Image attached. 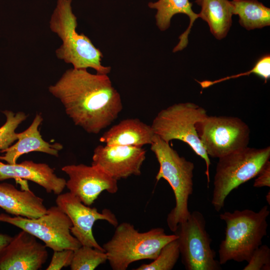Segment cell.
<instances>
[{"instance_id":"1","label":"cell","mask_w":270,"mask_h":270,"mask_svg":"<svg viewBox=\"0 0 270 270\" xmlns=\"http://www.w3.org/2000/svg\"><path fill=\"white\" fill-rule=\"evenodd\" d=\"M74 124L94 134L111 124L123 108L120 94L106 74L70 68L48 87Z\"/></svg>"},{"instance_id":"2","label":"cell","mask_w":270,"mask_h":270,"mask_svg":"<svg viewBox=\"0 0 270 270\" xmlns=\"http://www.w3.org/2000/svg\"><path fill=\"white\" fill-rule=\"evenodd\" d=\"M72 0H58L50 19L51 30L62 40L56 56L74 68H90L97 74H108L111 68L102 64V52L87 36L76 32L77 18L72 12Z\"/></svg>"},{"instance_id":"3","label":"cell","mask_w":270,"mask_h":270,"mask_svg":"<svg viewBox=\"0 0 270 270\" xmlns=\"http://www.w3.org/2000/svg\"><path fill=\"white\" fill-rule=\"evenodd\" d=\"M270 212L268 206H264L258 212L246 209L220 214V220L226 223L225 238L218 250V261L221 265L231 260L237 262L249 260L267 234L266 218Z\"/></svg>"},{"instance_id":"4","label":"cell","mask_w":270,"mask_h":270,"mask_svg":"<svg viewBox=\"0 0 270 270\" xmlns=\"http://www.w3.org/2000/svg\"><path fill=\"white\" fill-rule=\"evenodd\" d=\"M115 228L112 238L102 246L113 270H126L134 262L153 260L166 244L178 238L174 234H166L162 228L140 232L126 222Z\"/></svg>"},{"instance_id":"5","label":"cell","mask_w":270,"mask_h":270,"mask_svg":"<svg viewBox=\"0 0 270 270\" xmlns=\"http://www.w3.org/2000/svg\"><path fill=\"white\" fill-rule=\"evenodd\" d=\"M160 165L156 179L164 178L170 186L175 197V206L168 214L166 222L170 230L174 232L178 225L190 216L188 202L193 192V162L180 156L169 143L154 134L150 144Z\"/></svg>"},{"instance_id":"6","label":"cell","mask_w":270,"mask_h":270,"mask_svg":"<svg viewBox=\"0 0 270 270\" xmlns=\"http://www.w3.org/2000/svg\"><path fill=\"white\" fill-rule=\"evenodd\" d=\"M270 158V146L256 148L248 146L219 158L212 198L214 210L220 212L230 192L256 177Z\"/></svg>"},{"instance_id":"7","label":"cell","mask_w":270,"mask_h":270,"mask_svg":"<svg viewBox=\"0 0 270 270\" xmlns=\"http://www.w3.org/2000/svg\"><path fill=\"white\" fill-rule=\"evenodd\" d=\"M207 116L204 108L193 102L178 103L160 111L151 126L154 134L166 142L174 140L184 142L204 160L208 188L210 161L196 129V124Z\"/></svg>"},{"instance_id":"8","label":"cell","mask_w":270,"mask_h":270,"mask_svg":"<svg viewBox=\"0 0 270 270\" xmlns=\"http://www.w3.org/2000/svg\"><path fill=\"white\" fill-rule=\"evenodd\" d=\"M0 222L28 232L42 241L46 248L53 251L74 250L82 246L70 232L72 223L70 218L57 206L47 208L44 214L34 218L0 214Z\"/></svg>"},{"instance_id":"9","label":"cell","mask_w":270,"mask_h":270,"mask_svg":"<svg viewBox=\"0 0 270 270\" xmlns=\"http://www.w3.org/2000/svg\"><path fill=\"white\" fill-rule=\"evenodd\" d=\"M204 215L198 210L190 212L188 218L180 223L174 232L178 236L182 262L186 270H220L221 264L215 259L211 248L212 240L206 230Z\"/></svg>"},{"instance_id":"10","label":"cell","mask_w":270,"mask_h":270,"mask_svg":"<svg viewBox=\"0 0 270 270\" xmlns=\"http://www.w3.org/2000/svg\"><path fill=\"white\" fill-rule=\"evenodd\" d=\"M198 136L208 155L219 158L248 146L250 130L240 118L207 116L196 124Z\"/></svg>"},{"instance_id":"11","label":"cell","mask_w":270,"mask_h":270,"mask_svg":"<svg viewBox=\"0 0 270 270\" xmlns=\"http://www.w3.org/2000/svg\"><path fill=\"white\" fill-rule=\"evenodd\" d=\"M56 202L71 220L70 232L81 245L104 251L93 235V226L96 221L104 220L116 227L118 224L116 215L108 208L99 212L96 208L84 204L70 192L58 194Z\"/></svg>"},{"instance_id":"12","label":"cell","mask_w":270,"mask_h":270,"mask_svg":"<svg viewBox=\"0 0 270 270\" xmlns=\"http://www.w3.org/2000/svg\"><path fill=\"white\" fill-rule=\"evenodd\" d=\"M62 170L68 176L66 187L69 192L86 206H91L104 190L112 194L118 190V180L96 166L70 164Z\"/></svg>"},{"instance_id":"13","label":"cell","mask_w":270,"mask_h":270,"mask_svg":"<svg viewBox=\"0 0 270 270\" xmlns=\"http://www.w3.org/2000/svg\"><path fill=\"white\" fill-rule=\"evenodd\" d=\"M146 158V150L142 147L98 145L94 150L92 165L118 180L140 176Z\"/></svg>"},{"instance_id":"14","label":"cell","mask_w":270,"mask_h":270,"mask_svg":"<svg viewBox=\"0 0 270 270\" xmlns=\"http://www.w3.org/2000/svg\"><path fill=\"white\" fill-rule=\"evenodd\" d=\"M46 246L22 230L12 237L0 256V270H38L46 262Z\"/></svg>"},{"instance_id":"15","label":"cell","mask_w":270,"mask_h":270,"mask_svg":"<svg viewBox=\"0 0 270 270\" xmlns=\"http://www.w3.org/2000/svg\"><path fill=\"white\" fill-rule=\"evenodd\" d=\"M9 178L28 180L42 186L48 193L61 194L66 187L64 178L58 177L48 164L25 160L20 164H4L0 161V180Z\"/></svg>"},{"instance_id":"16","label":"cell","mask_w":270,"mask_h":270,"mask_svg":"<svg viewBox=\"0 0 270 270\" xmlns=\"http://www.w3.org/2000/svg\"><path fill=\"white\" fill-rule=\"evenodd\" d=\"M42 120L41 115L36 114L30 126L18 133V142L0 152L5 154L0 156V160L14 164L21 156L32 152H42L58 157L62 145L58 142L50 144L43 140L38 130Z\"/></svg>"},{"instance_id":"17","label":"cell","mask_w":270,"mask_h":270,"mask_svg":"<svg viewBox=\"0 0 270 270\" xmlns=\"http://www.w3.org/2000/svg\"><path fill=\"white\" fill-rule=\"evenodd\" d=\"M0 208L14 216L30 218H38L47 210L44 199L28 188L18 190L6 182L0 184Z\"/></svg>"},{"instance_id":"18","label":"cell","mask_w":270,"mask_h":270,"mask_svg":"<svg viewBox=\"0 0 270 270\" xmlns=\"http://www.w3.org/2000/svg\"><path fill=\"white\" fill-rule=\"evenodd\" d=\"M154 134L151 126L140 119L126 118L104 132L100 141L110 146L142 147L152 143Z\"/></svg>"},{"instance_id":"19","label":"cell","mask_w":270,"mask_h":270,"mask_svg":"<svg viewBox=\"0 0 270 270\" xmlns=\"http://www.w3.org/2000/svg\"><path fill=\"white\" fill-rule=\"evenodd\" d=\"M148 6L157 10L155 16L156 24L162 31L166 30L170 26L172 17L178 14L187 15L190 20L189 26L180 37V42L173 49V52L182 50L188 44V35L194 21L199 18L192 10V4L189 0H158L150 2Z\"/></svg>"},{"instance_id":"20","label":"cell","mask_w":270,"mask_h":270,"mask_svg":"<svg viewBox=\"0 0 270 270\" xmlns=\"http://www.w3.org/2000/svg\"><path fill=\"white\" fill-rule=\"evenodd\" d=\"M199 18L206 21L218 40L224 38L232 24L233 7L228 0H202Z\"/></svg>"},{"instance_id":"21","label":"cell","mask_w":270,"mask_h":270,"mask_svg":"<svg viewBox=\"0 0 270 270\" xmlns=\"http://www.w3.org/2000/svg\"><path fill=\"white\" fill-rule=\"evenodd\" d=\"M233 14L238 15L240 24L248 30L270 25V9L258 0H232Z\"/></svg>"},{"instance_id":"22","label":"cell","mask_w":270,"mask_h":270,"mask_svg":"<svg viewBox=\"0 0 270 270\" xmlns=\"http://www.w3.org/2000/svg\"><path fill=\"white\" fill-rule=\"evenodd\" d=\"M106 261L107 256L104 251L81 246L74 250L70 266L71 270H94Z\"/></svg>"},{"instance_id":"23","label":"cell","mask_w":270,"mask_h":270,"mask_svg":"<svg viewBox=\"0 0 270 270\" xmlns=\"http://www.w3.org/2000/svg\"><path fill=\"white\" fill-rule=\"evenodd\" d=\"M177 238L166 244L156 258L149 264H144L135 270H171L177 262L180 252Z\"/></svg>"},{"instance_id":"24","label":"cell","mask_w":270,"mask_h":270,"mask_svg":"<svg viewBox=\"0 0 270 270\" xmlns=\"http://www.w3.org/2000/svg\"><path fill=\"white\" fill-rule=\"evenodd\" d=\"M2 112L6 116V122L0 127V152L8 148L18 140V133L15 130L27 118V115L21 112L14 114L6 110Z\"/></svg>"},{"instance_id":"25","label":"cell","mask_w":270,"mask_h":270,"mask_svg":"<svg viewBox=\"0 0 270 270\" xmlns=\"http://www.w3.org/2000/svg\"><path fill=\"white\" fill-rule=\"evenodd\" d=\"M254 74L262 78L266 82L270 77V55L266 54L260 58L255 64L253 68L248 71L236 75L224 78L214 81L204 80L198 82L202 88L209 87L214 84L223 81L235 78L241 76H248Z\"/></svg>"},{"instance_id":"26","label":"cell","mask_w":270,"mask_h":270,"mask_svg":"<svg viewBox=\"0 0 270 270\" xmlns=\"http://www.w3.org/2000/svg\"><path fill=\"white\" fill-rule=\"evenodd\" d=\"M244 270H270V249L266 244H261L252 254Z\"/></svg>"},{"instance_id":"27","label":"cell","mask_w":270,"mask_h":270,"mask_svg":"<svg viewBox=\"0 0 270 270\" xmlns=\"http://www.w3.org/2000/svg\"><path fill=\"white\" fill-rule=\"evenodd\" d=\"M74 250L64 249L54 250L51 261L46 270H60L64 267L70 266Z\"/></svg>"},{"instance_id":"28","label":"cell","mask_w":270,"mask_h":270,"mask_svg":"<svg viewBox=\"0 0 270 270\" xmlns=\"http://www.w3.org/2000/svg\"><path fill=\"white\" fill-rule=\"evenodd\" d=\"M253 186L259 188L264 186L270 187V162L268 160L256 176Z\"/></svg>"},{"instance_id":"29","label":"cell","mask_w":270,"mask_h":270,"mask_svg":"<svg viewBox=\"0 0 270 270\" xmlns=\"http://www.w3.org/2000/svg\"><path fill=\"white\" fill-rule=\"evenodd\" d=\"M12 238V237L9 235L0 233V256Z\"/></svg>"},{"instance_id":"30","label":"cell","mask_w":270,"mask_h":270,"mask_svg":"<svg viewBox=\"0 0 270 270\" xmlns=\"http://www.w3.org/2000/svg\"><path fill=\"white\" fill-rule=\"evenodd\" d=\"M266 200L268 204H270V192L268 191L267 194L266 196Z\"/></svg>"},{"instance_id":"31","label":"cell","mask_w":270,"mask_h":270,"mask_svg":"<svg viewBox=\"0 0 270 270\" xmlns=\"http://www.w3.org/2000/svg\"><path fill=\"white\" fill-rule=\"evenodd\" d=\"M202 0H196V2L199 6H200Z\"/></svg>"}]
</instances>
